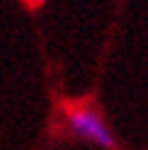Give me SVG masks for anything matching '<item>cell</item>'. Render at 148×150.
Wrapping results in <instances>:
<instances>
[{"label": "cell", "instance_id": "6da1fadb", "mask_svg": "<svg viewBox=\"0 0 148 150\" xmlns=\"http://www.w3.org/2000/svg\"><path fill=\"white\" fill-rule=\"evenodd\" d=\"M63 131L70 138L85 140V143L97 145L102 150H117L119 148L117 138H114V131L109 128L102 111L95 104H88V102L68 104L63 109Z\"/></svg>", "mask_w": 148, "mask_h": 150}, {"label": "cell", "instance_id": "7a4b0ae2", "mask_svg": "<svg viewBox=\"0 0 148 150\" xmlns=\"http://www.w3.org/2000/svg\"><path fill=\"white\" fill-rule=\"evenodd\" d=\"M44 3H46V0H24V5H27V7H32V10H39Z\"/></svg>", "mask_w": 148, "mask_h": 150}]
</instances>
